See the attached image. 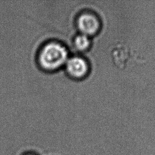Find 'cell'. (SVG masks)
<instances>
[{"label":"cell","instance_id":"6da1fadb","mask_svg":"<svg viewBox=\"0 0 155 155\" xmlns=\"http://www.w3.org/2000/svg\"><path fill=\"white\" fill-rule=\"evenodd\" d=\"M38 59L42 68L48 71H53L66 63L68 51L66 48L59 42H48L41 49Z\"/></svg>","mask_w":155,"mask_h":155},{"label":"cell","instance_id":"7a4b0ae2","mask_svg":"<svg viewBox=\"0 0 155 155\" xmlns=\"http://www.w3.org/2000/svg\"><path fill=\"white\" fill-rule=\"evenodd\" d=\"M78 26L82 34L90 36L96 34L100 27L97 17L92 13H83L78 19Z\"/></svg>","mask_w":155,"mask_h":155},{"label":"cell","instance_id":"3957f363","mask_svg":"<svg viewBox=\"0 0 155 155\" xmlns=\"http://www.w3.org/2000/svg\"><path fill=\"white\" fill-rule=\"evenodd\" d=\"M66 67L69 75L75 78L84 77L88 71V64L81 57L74 56L68 59Z\"/></svg>","mask_w":155,"mask_h":155},{"label":"cell","instance_id":"277c9868","mask_svg":"<svg viewBox=\"0 0 155 155\" xmlns=\"http://www.w3.org/2000/svg\"><path fill=\"white\" fill-rule=\"evenodd\" d=\"M90 39L89 36L81 34L74 39V45L76 47L81 51H84L88 48L90 45Z\"/></svg>","mask_w":155,"mask_h":155},{"label":"cell","instance_id":"5b68a950","mask_svg":"<svg viewBox=\"0 0 155 155\" xmlns=\"http://www.w3.org/2000/svg\"><path fill=\"white\" fill-rule=\"evenodd\" d=\"M33 155V154H30V153H29V154H27V155Z\"/></svg>","mask_w":155,"mask_h":155}]
</instances>
